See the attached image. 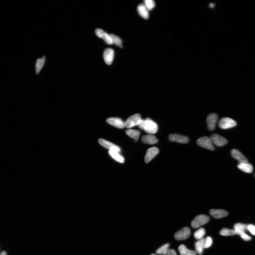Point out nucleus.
<instances>
[{
  "instance_id": "19",
  "label": "nucleus",
  "mask_w": 255,
  "mask_h": 255,
  "mask_svg": "<svg viewBox=\"0 0 255 255\" xmlns=\"http://www.w3.org/2000/svg\"><path fill=\"white\" fill-rule=\"evenodd\" d=\"M137 10L138 14L141 16L144 19H148L149 17V11L147 9L144 4H139L138 6Z\"/></svg>"
},
{
  "instance_id": "22",
  "label": "nucleus",
  "mask_w": 255,
  "mask_h": 255,
  "mask_svg": "<svg viewBox=\"0 0 255 255\" xmlns=\"http://www.w3.org/2000/svg\"><path fill=\"white\" fill-rule=\"evenodd\" d=\"M248 225L241 223H237L234 225V228L236 234L240 235L248 229Z\"/></svg>"
},
{
  "instance_id": "9",
  "label": "nucleus",
  "mask_w": 255,
  "mask_h": 255,
  "mask_svg": "<svg viewBox=\"0 0 255 255\" xmlns=\"http://www.w3.org/2000/svg\"><path fill=\"white\" fill-rule=\"evenodd\" d=\"M98 142L101 145L104 147L105 148L109 149L110 150L115 151L119 153L120 151V149L119 147L102 138L99 139Z\"/></svg>"
},
{
  "instance_id": "30",
  "label": "nucleus",
  "mask_w": 255,
  "mask_h": 255,
  "mask_svg": "<svg viewBox=\"0 0 255 255\" xmlns=\"http://www.w3.org/2000/svg\"><path fill=\"white\" fill-rule=\"evenodd\" d=\"M144 5L148 11H150L155 7V4L153 0H145Z\"/></svg>"
},
{
  "instance_id": "3",
  "label": "nucleus",
  "mask_w": 255,
  "mask_h": 255,
  "mask_svg": "<svg viewBox=\"0 0 255 255\" xmlns=\"http://www.w3.org/2000/svg\"><path fill=\"white\" fill-rule=\"evenodd\" d=\"M141 115L139 114H135L127 119L124 122L125 126L128 128H131L135 126H138L142 121Z\"/></svg>"
},
{
  "instance_id": "10",
  "label": "nucleus",
  "mask_w": 255,
  "mask_h": 255,
  "mask_svg": "<svg viewBox=\"0 0 255 255\" xmlns=\"http://www.w3.org/2000/svg\"><path fill=\"white\" fill-rule=\"evenodd\" d=\"M171 141L179 143L181 144H186L189 142V138L185 136L178 134H171L169 137Z\"/></svg>"
},
{
  "instance_id": "38",
  "label": "nucleus",
  "mask_w": 255,
  "mask_h": 255,
  "mask_svg": "<svg viewBox=\"0 0 255 255\" xmlns=\"http://www.w3.org/2000/svg\"></svg>"
},
{
  "instance_id": "18",
  "label": "nucleus",
  "mask_w": 255,
  "mask_h": 255,
  "mask_svg": "<svg viewBox=\"0 0 255 255\" xmlns=\"http://www.w3.org/2000/svg\"><path fill=\"white\" fill-rule=\"evenodd\" d=\"M142 141L145 144L153 145L157 143L158 140L154 135L150 134L143 136Z\"/></svg>"
},
{
  "instance_id": "2",
  "label": "nucleus",
  "mask_w": 255,
  "mask_h": 255,
  "mask_svg": "<svg viewBox=\"0 0 255 255\" xmlns=\"http://www.w3.org/2000/svg\"><path fill=\"white\" fill-rule=\"evenodd\" d=\"M210 217L205 215H199L196 217L191 222V225L193 228H198L208 223Z\"/></svg>"
},
{
  "instance_id": "12",
  "label": "nucleus",
  "mask_w": 255,
  "mask_h": 255,
  "mask_svg": "<svg viewBox=\"0 0 255 255\" xmlns=\"http://www.w3.org/2000/svg\"><path fill=\"white\" fill-rule=\"evenodd\" d=\"M106 122L117 128H124L125 127L124 122L120 118L117 117H111L107 119Z\"/></svg>"
},
{
  "instance_id": "27",
  "label": "nucleus",
  "mask_w": 255,
  "mask_h": 255,
  "mask_svg": "<svg viewBox=\"0 0 255 255\" xmlns=\"http://www.w3.org/2000/svg\"><path fill=\"white\" fill-rule=\"evenodd\" d=\"M212 239L210 237H207L202 239V245L203 248L206 249L209 248L212 245Z\"/></svg>"
},
{
  "instance_id": "1",
  "label": "nucleus",
  "mask_w": 255,
  "mask_h": 255,
  "mask_svg": "<svg viewBox=\"0 0 255 255\" xmlns=\"http://www.w3.org/2000/svg\"><path fill=\"white\" fill-rule=\"evenodd\" d=\"M143 130L146 133L153 135L157 132L158 126L155 122L153 121L150 118H148L145 120Z\"/></svg>"
},
{
  "instance_id": "20",
  "label": "nucleus",
  "mask_w": 255,
  "mask_h": 255,
  "mask_svg": "<svg viewBox=\"0 0 255 255\" xmlns=\"http://www.w3.org/2000/svg\"><path fill=\"white\" fill-rule=\"evenodd\" d=\"M119 153V152L113 150H109V154L114 160L120 163H124V158Z\"/></svg>"
},
{
  "instance_id": "17",
  "label": "nucleus",
  "mask_w": 255,
  "mask_h": 255,
  "mask_svg": "<svg viewBox=\"0 0 255 255\" xmlns=\"http://www.w3.org/2000/svg\"><path fill=\"white\" fill-rule=\"evenodd\" d=\"M237 167L239 170L247 173H252L253 170L252 165L248 162H239Z\"/></svg>"
},
{
  "instance_id": "4",
  "label": "nucleus",
  "mask_w": 255,
  "mask_h": 255,
  "mask_svg": "<svg viewBox=\"0 0 255 255\" xmlns=\"http://www.w3.org/2000/svg\"><path fill=\"white\" fill-rule=\"evenodd\" d=\"M197 144L199 146L210 150L214 151L215 148L213 145L210 138L207 137H202L197 141Z\"/></svg>"
},
{
  "instance_id": "35",
  "label": "nucleus",
  "mask_w": 255,
  "mask_h": 255,
  "mask_svg": "<svg viewBox=\"0 0 255 255\" xmlns=\"http://www.w3.org/2000/svg\"><path fill=\"white\" fill-rule=\"evenodd\" d=\"M0 255H7V253L5 251H2Z\"/></svg>"
},
{
  "instance_id": "29",
  "label": "nucleus",
  "mask_w": 255,
  "mask_h": 255,
  "mask_svg": "<svg viewBox=\"0 0 255 255\" xmlns=\"http://www.w3.org/2000/svg\"><path fill=\"white\" fill-rule=\"evenodd\" d=\"M110 35L113 44L122 48V41L120 37L113 34H110Z\"/></svg>"
},
{
  "instance_id": "32",
  "label": "nucleus",
  "mask_w": 255,
  "mask_h": 255,
  "mask_svg": "<svg viewBox=\"0 0 255 255\" xmlns=\"http://www.w3.org/2000/svg\"><path fill=\"white\" fill-rule=\"evenodd\" d=\"M163 255H177L175 250L172 249H168L164 253Z\"/></svg>"
},
{
  "instance_id": "28",
  "label": "nucleus",
  "mask_w": 255,
  "mask_h": 255,
  "mask_svg": "<svg viewBox=\"0 0 255 255\" xmlns=\"http://www.w3.org/2000/svg\"><path fill=\"white\" fill-rule=\"evenodd\" d=\"M220 234L222 236H228L234 235L236 234V233H235L234 230L224 228L221 231Z\"/></svg>"
},
{
  "instance_id": "8",
  "label": "nucleus",
  "mask_w": 255,
  "mask_h": 255,
  "mask_svg": "<svg viewBox=\"0 0 255 255\" xmlns=\"http://www.w3.org/2000/svg\"><path fill=\"white\" fill-rule=\"evenodd\" d=\"M218 118V116L216 113H211L207 118L208 128L210 131L214 130Z\"/></svg>"
},
{
  "instance_id": "24",
  "label": "nucleus",
  "mask_w": 255,
  "mask_h": 255,
  "mask_svg": "<svg viewBox=\"0 0 255 255\" xmlns=\"http://www.w3.org/2000/svg\"><path fill=\"white\" fill-rule=\"evenodd\" d=\"M45 57L37 59L36 64V72L37 74H38L45 64Z\"/></svg>"
},
{
  "instance_id": "13",
  "label": "nucleus",
  "mask_w": 255,
  "mask_h": 255,
  "mask_svg": "<svg viewBox=\"0 0 255 255\" xmlns=\"http://www.w3.org/2000/svg\"><path fill=\"white\" fill-rule=\"evenodd\" d=\"M159 152V149L157 147H152L149 149L147 151L145 157V161L146 163H148L150 162L156 156H157Z\"/></svg>"
},
{
  "instance_id": "34",
  "label": "nucleus",
  "mask_w": 255,
  "mask_h": 255,
  "mask_svg": "<svg viewBox=\"0 0 255 255\" xmlns=\"http://www.w3.org/2000/svg\"><path fill=\"white\" fill-rule=\"evenodd\" d=\"M241 237H242L244 240L246 241H250L251 240V238L249 236H248V235H246V234L245 233V232L243 233L242 234L240 235Z\"/></svg>"
},
{
  "instance_id": "25",
  "label": "nucleus",
  "mask_w": 255,
  "mask_h": 255,
  "mask_svg": "<svg viewBox=\"0 0 255 255\" xmlns=\"http://www.w3.org/2000/svg\"><path fill=\"white\" fill-rule=\"evenodd\" d=\"M202 239L203 238L199 239L195 243L196 250L197 253L199 255H201L203 252L204 248L202 245Z\"/></svg>"
},
{
  "instance_id": "5",
  "label": "nucleus",
  "mask_w": 255,
  "mask_h": 255,
  "mask_svg": "<svg viewBox=\"0 0 255 255\" xmlns=\"http://www.w3.org/2000/svg\"><path fill=\"white\" fill-rule=\"evenodd\" d=\"M237 123L232 119L225 117L222 118L219 121V126L223 129H228L235 127L236 126Z\"/></svg>"
},
{
  "instance_id": "26",
  "label": "nucleus",
  "mask_w": 255,
  "mask_h": 255,
  "mask_svg": "<svg viewBox=\"0 0 255 255\" xmlns=\"http://www.w3.org/2000/svg\"><path fill=\"white\" fill-rule=\"evenodd\" d=\"M206 234V231L203 228H201L197 230L195 232L194 236L195 238L199 240L203 238L204 235Z\"/></svg>"
},
{
  "instance_id": "36",
  "label": "nucleus",
  "mask_w": 255,
  "mask_h": 255,
  "mask_svg": "<svg viewBox=\"0 0 255 255\" xmlns=\"http://www.w3.org/2000/svg\"><path fill=\"white\" fill-rule=\"evenodd\" d=\"M210 6L211 8H214V4L213 3H210Z\"/></svg>"
},
{
  "instance_id": "14",
  "label": "nucleus",
  "mask_w": 255,
  "mask_h": 255,
  "mask_svg": "<svg viewBox=\"0 0 255 255\" xmlns=\"http://www.w3.org/2000/svg\"><path fill=\"white\" fill-rule=\"evenodd\" d=\"M114 52L111 48H107L105 50L103 54L105 62L108 65H111L113 62Z\"/></svg>"
},
{
  "instance_id": "7",
  "label": "nucleus",
  "mask_w": 255,
  "mask_h": 255,
  "mask_svg": "<svg viewBox=\"0 0 255 255\" xmlns=\"http://www.w3.org/2000/svg\"><path fill=\"white\" fill-rule=\"evenodd\" d=\"M210 138L213 144L217 146H223L228 143V141L226 138L216 134H213Z\"/></svg>"
},
{
  "instance_id": "37",
  "label": "nucleus",
  "mask_w": 255,
  "mask_h": 255,
  "mask_svg": "<svg viewBox=\"0 0 255 255\" xmlns=\"http://www.w3.org/2000/svg\"><path fill=\"white\" fill-rule=\"evenodd\" d=\"M151 255H156L155 254H151Z\"/></svg>"
},
{
  "instance_id": "11",
  "label": "nucleus",
  "mask_w": 255,
  "mask_h": 255,
  "mask_svg": "<svg viewBox=\"0 0 255 255\" xmlns=\"http://www.w3.org/2000/svg\"><path fill=\"white\" fill-rule=\"evenodd\" d=\"M95 33L97 36L104 39L105 42L108 45H112L113 44L110 35L105 32L103 30L98 28L95 30Z\"/></svg>"
},
{
  "instance_id": "21",
  "label": "nucleus",
  "mask_w": 255,
  "mask_h": 255,
  "mask_svg": "<svg viewBox=\"0 0 255 255\" xmlns=\"http://www.w3.org/2000/svg\"><path fill=\"white\" fill-rule=\"evenodd\" d=\"M178 250L181 255H196L194 250H190L187 248L185 245H181L179 246Z\"/></svg>"
},
{
  "instance_id": "15",
  "label": "nucleus",
  "mask_w": 255,
  "mask_h": 255,
  "mask_svg": "<svg viewBox=\"0 0 255 255\" xmlns=\"http://www.w3.org/2000/svg\"><path fill=\"white\" fill-rule=\"evenodd\" d=\"M210 214L214 218L220 219L228 216V214L226 211L222 210L212 209L210 211Z\"/></svg>"
},
{
  "instance_id": "16",
  "label": "nucleus",
  "mask_w": 255,
  "mask_h": 255,
  "mask_svg": "<svg viewBox=\"0 0 255 255\" xmlns=\"http://www.w3.org/2000/svg\"><path fill=\"white\" fill-rule=\"evenodd\" d=\"M231 154L235 159L239 160V162H248V160L244 155L237 149H233L231 151Z\"/></svg>"
},
{
  "instance_id": "23",
  "label": "nucleus",
  "mask_w": 255,
  "mask_h": 255,
  "mask_svg": "<svg viewBox=\"0 0 255 255\" xmlns=\"http://www.w3.org/2000/svg\"><path fill=\"white\" fill-rule=\"evenodd\" d=\"M126 133L129 137L133 138L135 142L138 141L140 135V133L139 131L135 130H128L126 131Z\"/></svg>"
},
{
  "instance_id": "33",
  "label": "nucleus",
  "mask_w": 255,
  "mask_h": 255,
  "mask_svg": "<svg viewBox=\"0 0 255 255\" xmlns=\"http://www.w3.org/2000/svg\"><path fill=\"white\" fill-rule=\"evenodd\" d=\"M248 230L251 232V233L255 235V226L252 224H250L248 226Z\"/></svg>"
},
{
  "instance_id": "31",
  "label": "nucleus",
  "mask_w": 255,
  "mask_h": 255,
  "mask_svg": "<svg viewBox=\"0 0 255 255\" xmlns=\"http://www.w3.org/2000/svg\"><path fill=\"white\" fill-rule=\"evenodd\" d=\"M170 244L169 243H166L164 245L158 249L156 250V253L159 255H163L164 253L166 252L167 250L169 249L170 247Z\"/></svg>"
},
{
  "instance_id": "6",
  "label": "nucleus",
  "mask_w": 255,
  "mask_h": 255,
  "mask_svg": "<svg viewBox=\"0 0 255 255\" xmlns=\"http://www.w3.org/2000/svg\"><path fill=\"white\" fill-rule=\"evenodd\" d=\"M190 235V228L186 227L176 233L174 235V237L177 240H184L188 238Z\"/></svg>"
}]
</instances>
